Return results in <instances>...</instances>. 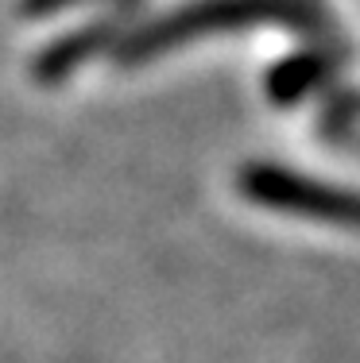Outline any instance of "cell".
Wrapping results in <instances>:
<instances>
[{
  "label": "cell",
  "mask_w": 360,
  "mask_h": 363,
  "mask_svg": "<svg viewBox=\"0 0 360 363\" xmlns=\"http://www.w3.org/2000/svg\"><path fill=\"white\" fill-rule=\"evenodd\" d=\"M329 74V58L325 55H295V58H283V62L271 70L268 77V89L276 101H298L310 85H318L322 77Z\"/></svg>",
  "instance_id": "obj_3"
},
{
  "label": "cell",
  "mask_w": 360,
  "mask_h": 363,
  "mask_svg": "<svg viewBox=\"0 0 360 363\" xmlns=\"http://www.w3.org/2000/svg\"><path fill=\"white\" fill-rule=\"evenodd\" d=\"M109 39L105 28H85V31H74V35H66L62 43H55V47L47 50V55L36 62V74L47 77V82H58V77H66L74 70V66H82L85 58L93 55V50H101V43Z\"/></svg>",
  "instance_id": "obj_4"
},
{
  "label": "cell",
  "mask_w": 360,
  "mask_h": 363,
  "mask_svg": "<svg viewBox=\"0 0 360 363\" xmlns=\"http://www.w3.org/2000/svg\"><path fill=\"white\" fill-rule=\"evenodd\" d=\"M310 16L295 0H198V4L178 8L175 16L140 28L132 39L124 43L120 58L124 62H148V58L163 55V50L190 43L213 31H240L256 28V23H295V28H310Z\"/></svg>",
  "instance_id": "obj_1"
},
{
  "label": "cell",
  "mask_w": 360,
  "mask_h": 363,
  "mask_svg": "<svg viewBox=\"0 0 360 363\" xmlns=\"http://www.w3.org/2000/svg\"><path fill=\"white\" fill-rule=\"evenodd\" d=\"M240 189L252 201L268 205V209L283 213H298L310 220H333V224H356L360 228V194L337 186H322L310 182L295 170H279V167H248L240 174Z\"/></svg>",
  "instance_id": "obj_2"
},
{
  "label": "cell",
  "mask_w": 360,
  "mask_h": 363,
  "mask_svg": "<svg viewBox=\"0 0 360 363\" xmlns=\"http://www.w3.org/2000/svg\"><path fill=\"white\" fill-rule=\"evenodd\" d=\"M74 0H23V16H43V12H55V8H66Z\"/></svg>",
  "instance_id": "obj_5"
}]
</instances>
